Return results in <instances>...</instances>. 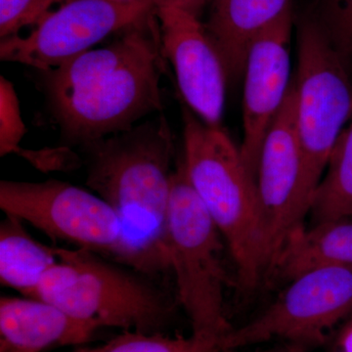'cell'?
I'll use <instances>...</instances> for the list:
<instances>
[{
    "instance_id": "6da1fadb",
    "label": "cell",
    "mask_w": 352,
    "mask_h": 352,
    "mask_svg": "<svg viewBox=\"0 0 352 352\" xmlns=\"http://www.w3.org/2000/svg\"><path fill=\"white\" fill-rule=\"evenodd\" d=\"M138 25L107 47L45 72L53 113L75 142L88 145L131 131L141 118L161 110L160 32L150 34V28Z\"/></svg>"
},
{
    "instance_id": "7a4b0ae2",
    "label": "cell",
    "mask_w": 352,
    "mask_h": 352,
    "mask_svg": "<svg viewBox=\"0 0 352 352\" xmlns=\"http://www.w3.org/2000/svg\"><path fill=\"white\" fill-rule=\"evenodd\" d=\"M87 185L122 227L126 265L154 278L170 270L166 251L173 138L163 120L88 144Z\"/></svg>"
},
{
    "instance_id": "3957f363",
    "label": "cell",
    "mask_w": 352,
    "mask_h": 352,
    "mask_svg": "<svg viewBox=\"0 0 352 352\" xmlns=\"http://www.w3.org/2000/svg\"><path fill=\"white\" fill-rule=\"evenodd\" d=\"M183 124L187 179L228 247L237 284L252 291L270 270L256 177L223 127L208 126L186 109Z\"/></svg>"
},
{
    "instance_id": "277c9868",
    "label": "cell",
    "mask_w": 352,
    "mask_h": 352,
    "mask_svg": "<svg viewBox=\"0 0 352 352\" xmlns=\"http://www.w3.org/2000/svg\"><path fill=\"white\" fill-rule=\"evenodd\" d=\"M54 252L59 261L34 298L102 328L156 333L170 323L175 300L153 277L87 250L54 247Z\"/></svg>"
},
{
    "instance_id": "5b68a950",
    "label": "cell",
    "mask_w": 352,
    "mask_h": 352,
    "mask_svg": "<svg viewBox=\"0 0 352 352\" xmlns=\"http://www.w3.org/2000/svg\"><path fill=\"white\" fill-rule=\"evenodd\" d=\"M222 243L180 162L171 177L166 251L175 278L176 300L188 316L192 335L198 337L223 339L233 329L224 310L228 275Z\"/></svg>"
},
{
    "instance_id": "8992f818",
    "label": "cell",
    "mask_w": 352,
    "mask_h": 352,
    "mask_svg": "<svg viewBox=\"0 0 352 352\" xmlns=\"http://www.w3.org/2000/svg\"><path fill=\"white\" fill-rule=\"evenodd\" d=\"M296 129L302 155L300 207L309 212L329 157L352 116L351 73L314 18L298 28Z\"/></svg>"
},
{
    "instance_id": "52a82bcc",
    "label": "cell",
    "mask_w": 352,
    "mask_h": 352,
    "mask_svg": "<svg viewBox=\"0 0 352 352\" xmlns=\"http://www.w3.org/2000/svg\"><path fill=\"white\" fill-rule=\"evenodd\" d=\"M352 316V268L310 270L289 282L256 319L223 338L224 351L278 340L305 351L321 346L338 324Z\"/></svg>"
},
{
    "instance_id": "ba28073f",
    "label": "cell",
    "mask_w": 352,
    "mask_h": 352,
    "mask_svg": "<svg viewBox=\"0 0 352 352\" xmlns=\"http://www.w3.org/2000/svg\"><path fill=\"white\" fill-rule=\"evenodd\" d=\"M0 208L45 234L126 265L122 227L100 197L68 182H0Z\"/></svg>"
},
{
    "instance_id": "9c48e42d",
    "label": "cell",
    "mask_w": 352,
    "mask_h": 352,
    "mask_svg": "<svg viewBox=\"0 0 352 352\" xmlns=\"http://www.w3.org/2000/svg\"><path fill=\"white\" fill-rule=\"evenodd\" d=\"M152 10L151 3L67 0L28 36L1 39L0 59L50 71L91 50L113 32L138 24Z\"/></svg>"
},
{
    "instance_id": "30bf717a",
    "label": "cell",
    "mask_w": 352,
    "mask_h": 352,
    "mask_svg": "<svg viewBox=\"0 0 352 352\" xmlns=\"http://www.w3.org/2000/svg\"><path fill=\"white\" fill-rule=\"evenodd\" d=\"M302 155L296 129V92L292 82L281 110L261 147L256 190L270 270L289 234L302 226Z\"/></svg>"
},
{
    "instance_id": "8fae6325",
    "label": "cell",
    "mask_w": 352,
    "mask_h": 352,
    "mask_svg": "<svg viewBox=\"0 0 352 352\" xmlns=\"http://www.w3.org/2000/svg\"><path fill=\"white\" fill-rule=\"evenodd\" d=\"M163 56L175 69L183 99L199 119L221 126L228 82L226 65L199 17L173 6L155 7Z\"/></svg>"
},
{
    "instance_id": "7c38bea8",
    "label": "cell",
    "mask_w": 352,
    "mask_h": 352,
    "mask_svg": "<svg viewBox=\"0 0 352 352\" xmlns=\"http://www.w3.org/2000/svg\"><path fill=\"white\" fill-rule=\"evenodd\" d=\"M294 14L289 6L252 41L248 51L243 92V140L245 166L254 177L268 129L291 87V38Z\"/></svg>"
},
{
    "instance_id": "4fadbf2b",
    "label": "cell",
    "mask_w": 352,
    "mask_h": 352,
    "mask_svg": "<svg viewBox=\"0 0 352 352\" xmlns=\"http://www.w3.org/2000/svg\"><path fill=\"white\" fill-rule=\"evenodd\" d=\"M101 326L28 296L0 298V352H43L87 344Z\"/></svg>"
},
{
    "instance_id": "5bb4252c",
    "label": "cell",
    "mask_w": 352,
    "mask_h": 352,
    "mask_svg": "<svg viewBox=\"0 0 352 352\" xmlns=\"http://www.w3.org/2000/svg\"><path fill=\"white\" fill-rule=\"evenodd\" d=\"M289 6L291 0H212L205 28L223 60L229 80L244 75L252 41Z\"/></svg>"
},
{
    "instance_id": "9a60e30c",
    "label": "cell",
    "mask_w": 352,
    "mask_h": 352,
    "mask_svg": "<svg viewBox=\"0 0 352 352\" xmlns=\"http://www.w3.org/2000/svg\"><path fill=\"white\" fill-rule=\"evenodd\" d=\"M324 267L352 268L351 219L319 222L310 228L298 227L285 241L270 272L289 282Z\"/></svg>"
},
{
    "instance_id": "2e32d148",
    "label": "cell",
    "mask_w": 352,
    "mask_h": 352,
    "mask_svg": "<svg viewBox=\"0 0 352 352\" xmlns=\"http://www.w3.org/2000/svg\"><path fill=\"white\" fill-rule=\"evenodd\" d=\"M24 223L9 214L0 223V284L34 298L44 275L59 258L54 247L34 239Z\"/></svg>"
},
{
    "instance_id": "e0dca14e",
    "label": "cell",
    "mask_w": 352,
    "mask_h": 352,
    "mask_svg": "<svg viewBox=\"0 0 352 352\" xmlns=\"http://www.w3.org/2000/svg\"><path fill=\"white\" fill-rule=\"evenodd\" d=\"M308 214L314 224L352 217V122L333 146Z\"/></svg>"
},
{
    "instance_id": "ac0fdd59",
    "label": "cell",
    "mask_w": 352,
    "mask_h": 352,
    "mask_svg": "<svg viewBox=\"0 0 352 352\" xmlns=\"http://www.w3.org/2000/svg\"><path fill=\"white\" fill-rule=\"evenodd\" d=\"M223 339L217 338L170 337L164 333H124L101 346L83 347L76 352H219L224 351Z\"/></svg>"
},
{
    "instance_id": "d6986e66",
    "label": "cell",
    "mask_w": 352,
    "mask_h": 352,
    "mask_svg": "<svg viewBox=\"0 0 352 352\" xmlns=\"http://www.w3.org/2000/svg\"><path fill=\"white\" fill-rule=\"evenodd\" d=\"M314 18L340 61L352 71V0H319Z\"/></svg>"
},
{
    "instance_id": "ffe728a7",
    "label": "cell",
    "mask_w": 352,
    "mask_h": 352,
    "mask_svg": "<svg viewBox=\"0 0 352 352\" xmlns=\"http://www.w3.org/2000/svg\"><path fill=\"white\" fill-rule=\"evenodd\" d=\"M27 133L15 87L6 76L0 78V156L19 154Z\"/></svg>"
},
{
    "instance_id": "44dd1931",
    "label": "cell",
    "mask_w": 352,
    "mask_h": 352,
    "mask_svg": "<svg viewBox=\"0 0 352 352\" xmlns=\"http://www.w3.org/2000/svg\"><path fill=\"white\" fill-rule=\"evenodd\" d=\"M67 0H0V38L18 36L27 25L43 19L53 4Z\"/></svg>"
},
{
    "instance_id": "7402d4cb",
    "label": "cell",
    "mask_w": 352,
    "mask_h": 352,
    "mask_svg": "<svg viewBox=\"0 0 352 352\" xmlns=\"http://www.w3.org/2000/svg\"><path fill=\"white\" fill-rule=\"evenodd\" d=\"M333 352H352V316L342 322L333 342Z\"/></svg>"
},
{
    "instance_id": "603a6c76",
    "label": "cell",
    "mask_w": 352,
    "mask_h": 352,
    "mask_svg": "<svg viewBox=\"0 0 352 352\" xmlns=\"http://www.w3.org/2000/svg\"><path fill=\"white\" fill-rule=\"evenodd\" d=\"M208 0H154V6H173L199 17Z\"/></svg>"
},
{
    "instance_id": "cb8c5ba5",
    "label": "cell",
    "mask_w": 352,
    "mask_h": 352,
    "mask_svg": "<svg viewBox=\"0 0 352 352\" xmlns=\"http://www.w3.org/2000/svg\"><path fill=\"white\" fill-rule=\"evenodd\" d=\"M254 352H305L296 347L282 344L281 346L268 347V349H258Z\"/></svg>"
},
{
    "instance_id": "d4e9b609",
    "label": "cell",
    "mask_w": 352,
    "mask_h": 352,
    "mask_svg": "<svg viewBox=\"0 0 352 352\" xmlns=\"http://www.w3.org/2000/svg\"><path fill=\"white\" fill-rule=\"evenodd\" d=\"M115 1L120 2V3H151L154 6V0H115Z\"/></svg>"
},
{
    "instance_id": "484cf974",
    "label": "cell",
    "mask_w": 352,
    "mask_h": 352,
    "mask_svg": "<svg viewBox=\"0 0 352 352\" xmlns=\"http://www.w3.org/2000/svg\"><path fill=\"white\" fill-rule=\"evenodd\" d=\"M219 352H236V351H219Z\"/></svg>"
}]
</instances>
